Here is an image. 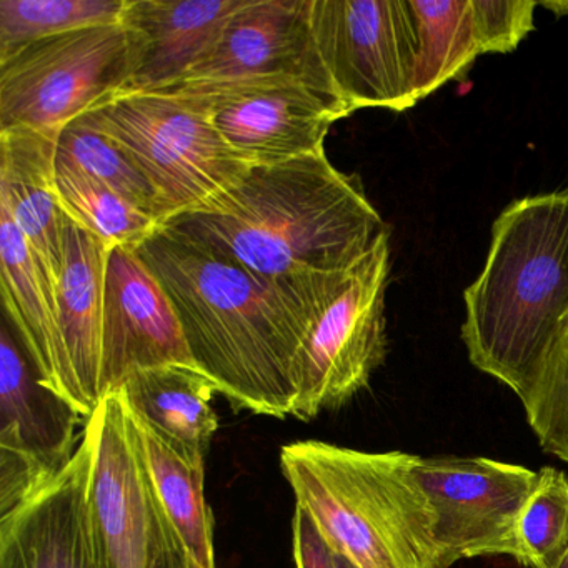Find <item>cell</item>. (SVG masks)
<instances>
[{"label": "cell", "mask_w": 568, "mask_h": 568, "mask_svg": "<svg viewBox=\"0 0 568 568\" xmlns=\"http://www.w3.org/2000/svg\"><path fill=\"white\" fill-rule=\"evenodd\" d=\"M55 187L65 215L109 248H139L164 225L125 201L98 179L58 154Z\"/></svg>", "instance_id": "23"}, {"label": "cell", "mask_w": 568, "mask_h": 568, "mask_svg": "<svg viewBox=\"0 0 568 568\" xmlns=\"http://www.w3.org/2000/svg\"><path fill=\"white\" fill-rule=\"evenodd\" d=\"M518 398L541 450L568 464V331Z\"/></svg>", "instance_id": "27"}, {"label": "cell", "mask_w": 568, "mask_h": 568, "mask_svg": "<svg viewBox=\"0 0 568 568\" xmlns=\"http://www.w3.org/2000/svg\"><path fill=\"white\" fill-rule=\"evenodd\" d=\"M58 154L118 192L159 224H168V209L154 185L129 158L128 152L98 125L92 124L88 115H81L62 129Z\"/></svg>", "instance_id": "24"}, {"label": "cell", "mask_w": 568, "mask_h": 568, "mask_svg": "<svg viewBox=\"0 0 568 568\" xmlns=\"http://www.w3.org/2000/svg\"><path fill=\"white\" fill-rule=\"evenodd\" d=\"M247 0H128L121 22L134 74L125 92L178 84L217 44L229 19Z\"/></svg>", "instance_id": "16"}, {"label": "cell", "mask_w": 568, "mask_h": 568, "mask_svg": "<svg viewBox=\"0 0 568 568\" xmlns=\"http://www.w3.org/2000/svg\"><path fill=\"white\" fill-rule=\"evenodd\" d=\"M415 477L434 514L440 568L477 557L520 564L518 525L538 471L485 457L435 455L414 460Z\"/></svg>", "instance_id": "10"}, {"label": "cell", "mask_w": 568, "mask_h": 568, "mask_svg": "<svg viewBox=\"0 0 568 568\" xmlns=\"http://www.w3.org/2000/svg\"><path fill=\"white\" fill-rule=\"evenodd\" d=\"M555 568H568V550L567 554L561 557V560L558 561L557 565H555Z\"/></svg>", "instance_id": "32"}, {"label": "cell", "mask_w": 568, "mask_h": 568, "mask_svg": "<svg viewBox=\"0 0 568 568\" xmlns=\"http://www.w3.org/2000/svg\"><path fill=\"white\" fill-rule=\"evenodd\" d=\"M152 568H201L197 561L192 558L185 548L184 541L179 537L178 531L174 530L169 534L168 540L162 545L159 550L158 558H155Z\"/></svg>", "instance_id": "30"}, {"label": "cell", "mask_w": 568, "mask_h": 568, "mask_svg": "<svg viewBox=\"0 0 568 568\" xmlns=\"http://www.w3.org/2000/svg\"><path fill=\"white\" fill-rule=\"evenodd\" d=\"M488 54H510L534 31L531 0H475Z\"/></svg>", "instance_id": "28"}, {"label": "cell", "mask_w": 568, "mask_h": 568, "mask_svg": "<svg viewBox=\"0 0 568 568\" xmlns=\"http://www.w3.org/2000/svg\"><path fill=\"white\" fill-rule=\"evenodd\" d=\"M129 407V405H128ZM131 412L132 428L158 500L201 568H215L214 517L205 501V457Z\"/></svg>", "instance_id": "20"}, {"label": "cell", "mask_w": 568, "mask_h": 568, "mask_svg": "<svg viewBox=\"0 0 568 568\" xmlns=\"http://www.w3.org/2000/svg\"><path fill=\"white\" fill-rule=\"evenodd\" d=\"M464 298L468 361L521 397L568 331L567 192L501 211L484 271Z\"/></svg>", "instance_id": "3"}, {"label": "cell", "mask_w": 568, "mask_h": 568, "mask_svg": "<svg viewBox=\"0 0 568 568\" xmlns=\"http://www.w3.org/2000/svg\"><path fill=\"white\" fill-rule=\"evenodd\" d=\"M88 418L42 384L19 338L0 332V518L54 480L74 458Z\"/></svg>", "instance_id": "12"}, {"label": "cell", "mask_w": 568, "mask_h": 568, "mask_svg": "<svg viewBox=\"0 0 568 568\" xmlns=\"http://www.w3.org/2000/svg\"><path fill=\"white\" fill-rule=\"evenodd\" d=\"M520 564L555 568L568 550V477L554 467L538 470L537 487L518 525Z\"/></svg>", "instance_id": "26"}, {"label": "cell", "mask_w": 568, "mask_h": 568, "mask_svg": "<svg viewBox=\"0 0 568 568\" xmlns=\"http://www.w3.org/2000/svg\"><path fill=\"white\" fill-rule=\"evenodd\" d=\"M292 545L297 568H341L337 554L318 530L314 518L297 505L292 520Z\"/></svg>", "instance_id": "29"}, {"label": "cell", "mask_w": 568, "mask_h": 568, "mask_svg": "<svg viewBox=\"0 0 568 568\" xmlns=\"http://www.w3.org/2000/svg\"><path fill=\"white\" fill-rule=\"evenodd\" d=\"M91 442L88 504L102 568H152L174 525L158 500L122 388L102 398Z\"/></svg>", "instance_id": "9"}, {"label": "cell", "mask_w": 568, "mask_h": 568, "mask_svg": "<svg viewBox=\"0 0 568 568\" xmlns=\"http://www.w3.org/2000/svg\"><path fill=\"white\" fill-rule=\"evenodd\" d=\"M165 225L274 282L344 271L388 232L361 181L325 151L251 168L207 207Z\"/></svg>", "instance_id": "2"}, {"label": "cell", "mask_w": 568, "mask_h": 568, "mask_svg": "<svg viewBox=\"0 0 568 568\" xmlns=\"http://www.w3.org/2000/svg\"><path fill=\"white\" fill-rule=\"evenodd\" d=\"M128 0H0V61L41 39L121 22Z\"/></svg>", "instance_id": "25"}, {"label": "cell", "mask_w": 568, "mask_h": 568, "mask_svg": "<svg viewBox=\"0 0 568 568\" xmlns=\"http://www.w3.org/2000/svg\"><path fill=\"white\" fill-rule=\"evenodd\" d=\"M388 274L390 231L361 261L331 275L295 361L292 417L311 422L321 412L344 407L384 364Z\"/></svg>", "instance_id": "6"}, {"label": "cell", "mask_w": 568, "mask_h": 568, "mask_svg": "<svg viewBox=\"0 0 568 568\" xmlns=\"http://www.w3.org/2000/svg\"><path fill=\"white\" fill-rule=\"evenodd\" d=\"M134 74L122 22L41 39L0 61V131H62L128 91Z\"/></svg>", "instance_id": "7"}, {"label": "cell", "mask_w": 568, "mask_h": 568, "mask_svg": "<svg viewBox=\"0 0 568 568\" xmlns=\"http://www.w3.org/2000/svg\"><path fill=\"white\" fill-rule=\"evenodd\" d=\"M168 292L194 364L234 410L292 415L295 361L334 272L265 281L171 225L138 248Z\"/></svg>", "instance_id": "1"}, {"label": "cell", "mask_w": 568, "mask_h": 568, "mask_svg": "<svg viewBox=\"0 0 568 568\" xmlns=\"http://www.w3.org/2000/svg\"><path fill=\"white\" fill-rule=\"evenodd\" d=\"M62 131L11 128L0 131V209L24 234L58 298L69 217L55 187Z\"/></svg>", "instance_id": "17"}, {"label": "cell", "mask_w": 568, "mask_h": 568, "mask_svg": "<svg viewBox=\"0 0 568 568\" xmlns=\"http://www.w3.org/2000/svg\"><path fill=\"white\" fill-rule=\"evenodd\" d=\"M91 442L14 511L0 518V568H102L88 504Z\"/></svg>", "instance_id": "15"}, {"label": "cell", "mask_w": 568, "mask_h": 568, "mask_svg": "<svg viewBox=\"0 0 568 568\" xmlns=\"http://www.w3.org/2000/svg\"><path fill=\"white\" fill-rule=\"evenodd\" d=\"M417 32L415 95L434 94L450 81H462L480 55L487 39L475 0H408Z\"/></svg>", "instance_id": "22"}, {"label": "cell", "mask_w": 568, "mask_h": 568, "mask_svg": "<svg viewBox=\"0 0 568 568\" xmlns=\"http://www.w3.org/2000/svg\"><path fill=\"white\" fill-rule=\"evenodd\" d=\"M158 92L192 95L248 168L324 151L332 125L354 114L334 91L308 79L274 78Z\"/></svg>", "instance_id": "11"}, {"label": "cell", "mask_w": 568, "mask_h": 568, "mask_svg": "<svg viewBox=\"0 0 568 568\" xmlns=\"http://www.w3.org/2000/svg\"><path fill=\"white\" fill-rule=\"evenodd\" d=\"M415 455L318 440L284 445L281 468L335 554L355 568H440Z\"/></svg>", "instance_id": "4"}, {"label": "cell", "mask_w": 568, "mask_h": 568, "mask_svg": "<svg viewBox=\"0 0 568 568\" xmlns=\"http://www.w3.org/2000/svg\"><path fill=\"white\" fill-rule=\"evenodd\" d=\"M192 365L191 352L168 292L138 248H109L104 281L102 390H119L142 368Z\"/></svg>", "instance_id": "14"}, {"label": "cell", "mask_w": 568, "mask_h": 568, "mask_svg": "<svg viewBox=\"0 0 568 568\" xmlns=\"http://www.w3.org/2000/svg\"><path fill=\"white\" fill-rule=\"evenodd\" d=\"M337 558H338V567H341V568H355L354 565L348 564V561L345 560V558H342L341 555H337Z\"/></svg>", "instance_id": "33"}, {"label": "cell", "mask_w": 568, "mask_h": 568, "mask_svg": "<svg viewBox=\"0 0 568 568\" xmlns=\"http://www.w3.org/2000/svg\"><path fill=\"white\" fill-rule=\"evenodd\" d=\"M274 78L308 79L335 92L312 36L311 0H247L204 61L164 91Z\"/></svg>", "instance_id": "13"}, {"label": "cell", "mask_w": 568, "mask_h": 568, "mask_svg": "<svg viewBox=\"0 0 568 568\" xmlns=\"http://www.w3.org/2000/svg\"><path fill=\"white\" fill-rule=\"evenodd\" d=\"M109 247L69 219L58 291L59 327L68 362L71 404L91 418L104 398L102 331Z\"/></svg>", "instance_id": "18"}, {"label": "cell", "mask_w": 568, "mask_h": 568, "mask_svg": "<svg viewBox=\"0 0 568 568\" xmlns=\"http://www.w3.org/2000/svg\"><path fill=\"white\" fill-rule=\"evenodd\" d=\"M538 6L541 8L548 9V11L554 12L557 18H564V16H568V0L564 2V0H554V2H538Z\"/></svg>", "instance_id": "31"}, {"label": "cell", "mask_w": 568, "mask_h": 568, "mask_svg": "<svg viewBox=\"0 0 568 568\" xmlns=\"http://www.w3.org/2000/svg\"><path fill=\"white\" fill-rule=\"evenodd\" d=\"M311 28L332 85L352 112H405L417 104L408 0H311Z\"/></svg>", "instance_id": "8"}, {"label": "cell", "mask_w": 568, "mask_h": 568, "mask_svg": "<svg viewBox=\"0 0 568 568\" xmlns=\"http://www.w3.org/2000/svg\"><path fill=\"white\" fill-rule=\"evenodd\" d=\"M129 408L194 454H207L219 428L214 410L217 388L192 365L142 368L122 384Z\"/></svg>", "instance_id": "21"}, {"label": "cell", "mask_w": 568, "mask_h": 568, "mask_svg": "<svg viewBox=\"0 0 568 568\" xmlns=\"http://www.w3.org/2000/svg\"><path fill=\"white\" fill-rule=\"evenodd\" d=\"M85 115L154 185L169 222L207 207L251 169L192 95L122 92Z\"/></svg>", "instance_id": "5"}, {"label": "cell", "mask_w": 568, "mask_h": 568, "mask_svg": "<svg viewBox=\"0 0 568 568\" xmlns=\"http://www.w3.org/2000/svg\"><path fill=\"white\" fill-rule=\"evenodd\" d=\"M0 258L2 301L18 331V338L34 362L42 384L71 402L58 298L49 287L24 234L4 209H0Z\"/></svg>", "instance_id": "19"}]
</instances>
